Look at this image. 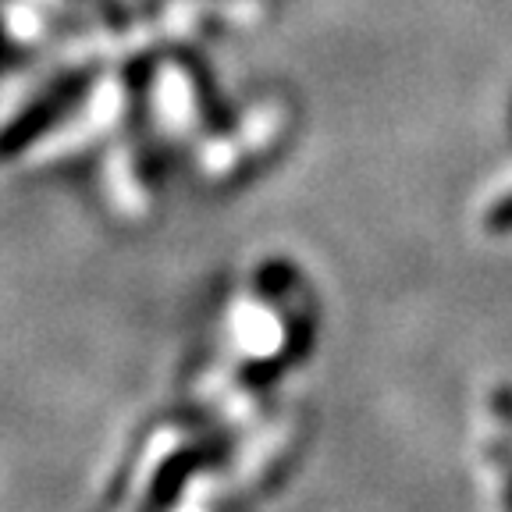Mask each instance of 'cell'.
I'll return each mask as SVG.
<instances>
[{
    "label": "cell",
    "mask_w": 512,
    "mask_h": 512,
    "mask_svg": "<svg viewBox=\"0 0 512 512\" xmlns=\"http://www.w3.org/2000/svg\"><path fill=\"white\" fill-rule=\"evenodd\" d=\"M491 224H498V228H502V224H512V200L502 203V207L491 214Z\"/></svg>",
    "instance_id": "obj_2"
},
{
    "label": "cell",
    "mask_w": 512,
    "mask_h": 512,
    "mask_svg": "<svg viewBox=\"0 0 512 512\" xmlns=\"http://www.w3.org/2000/svg\"><path fill=\"white\" fill-rule=\"evenodd\" d=\"M75 93H79V86H68V89H61V93H50L40 107H32V111L25 114V118L18 121V125L8 128V136H4V146H0V153H11V150H18V146L29 143V139L36 136V132H40V128H47L50 121H54L57 114L64 111V107L72 104Z\"/></svg>",
    "instance_id": "obj_1"
}]
</instances>
